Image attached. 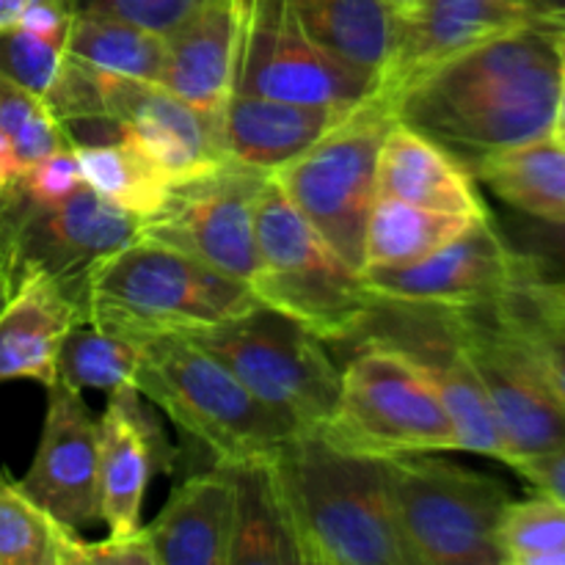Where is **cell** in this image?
Instances as JSON below:
<instances>
[{
	"mask_svg": "<svg viewBox=\"0 0 565 565\" xmlns=\"http://www.w3.org/2000/svg\"><path fill=\"white\" fill-rule=\"evenodd\" d=\"M561 77L557 31L522 22L430 66L390 99L392 114L469 171L546 138Z\"/></svg>",
	"mask_w": 565,
	"mask_h": 565,
	"instance_id": "obj_1",
	"label": "cell"
},
{
	"mask_svg": "<svg viewBox=\"0 0 565 565\" xmlns=\"http://www.w3.org/2000/svg\"><path fill=\"white\" fill-rule=\"evenodd\" d=\"M301 565H412L397 533L384 458L301 428L270 458Z\"/></svg>",
	"mask_w": 565,
	"mask_h": 565,
	"instance_id": "obj_2",
	"label": "cell"
},
{
	"mask_svg": "<svg viewBox=\"0 0 565 565\" xmlns=\"http://www.w3.org/2000/svg\"><path fill=\"white\" fill-rule=\"evenodd\" d=\"M237 281L177 248L136 241L105 259L83 290V323L130 337L193 334L257 307Z\"/></svg>",
	"mask_w": 565,
	"mask_h": 565,
	"instance_id": "obj_3",
	"label": "cell"
},
{
	"mask_svg": "<svg viewBox=\"0 0 565 565\" xmlns=\"http://www.w3.org/2000/svg\"><path fill=\"white\" fill-rule=\"evenodd\" d=\"M136 390L213 456V463L268 461L296 425L259 401L224 362L182 334L141 337Z\"/></svg>",
	"mask_w": 565,
	"mask_h": 565,
	"instance_id": "obj_4",
	"label": "cell"
},
{
	"mask_svg": "<svg viewBox=\"0 0 565 565\" xmlns=\"http://www.w3.org/2000/svg\"><path fill=\"white\" fill-rule=\"evenodd\" d=\"M254 235L252 292L263 307L287 315L323 342L353 340L364 329L375 309L364 276L312 230L274 177L259 191Z\"/></svg>",
	"mask_w": 565,
	"mask_h": 565,
	"instance_id": "obj_5",
	"label": "cell"
},
{
	"mask_svg": "<svg viewBox=\"0 0 565 565\" xmlns=\"http://www.w3.org/2000/svg\"><path fill=\"white\" fill-rule=\"evenodd\" d=\"M353 340L359 348L340 370L337 406L318 430L373 458L456 452V428L425 370L381 337L359 331Z\"/></svg>",
	"mask_w": 565,
	"mask_h": 565,
	"instance_id": "obj_6",
	"label": "cell"
},
{
	"mask_svg": "<svg viewBox=\"0 0 565 565\" xmlns=\"http://www.w3.org/2000/svg\"><path fill=\"white\" fill-rule=\"evenodd\" d=\"M397 533L412 565H502L497 530L511 491L436 452L384 458Z\"/></svg>",
	"mask_w": 565,
	"mask_h": 565,
	"instance_id": "obj_7",
	"label": "cell"
},
{
	"mask_svg": "<svg viewBox=\"0 0 565 565\" xmlns=\"http://www.w3.org/2000/svg\"><path fill=\"white\" fill-rule=\"evenodd\" d=\"M392 121L390 99L375 92L307 152L270 174L292 207L359 274L367 221L379 199V152Z\"/></svg>",
	"mask_w": 565,
	"mask_h": 565,
	"instance_id": "obj_8",
	"label": "cell"
},
{
	"mask_svg": "<svg viewBox=\"0 0 565 565\" xmlns=\"http://www.w3.org/2000/svg\"><path fill=\"white\" fill-rule=\"evenodd\" d=\"M182 337L224 362L298 430L329 423L340 395V367L326 342L287 315L257 303L237 318Z\"/></svg>",
	"mask_w": 565,
	"mask_h": 565,
	"instance_id": "obj_9",
	"label": "cell"
},
{
	"mask_svg": "<svg viewBox=\"0 0 565 565\" xmlns=\"http://www.w3.org/2000/svg\"><path fill=\"white\" fill-rule=\"evenodd\" d=\"M379 92V77L320 47L290 0H237L232 94L353 108Z\"/></svg>",
	"mask_w": 565,
	"mask_h": 565,
	"instance_id": "obj_10",
	"label": "cell"
},
{
	"mask_svg": "<svg viewBox=\"0 0 565 565\" xmlns=\"http://www.w3.org/2000/svg\"><path fill=\"white\" fill-rule=\"evenodd\" d=\"M447 315L489 395L511 450V469L524 458L565 447V401L533 351L502 318L497 301L475 309H447Z\"/></svg>",
	"mask_w": 565,
	"mask_h": 565,
	"instance_id": "obj_11",
	"label": "cell"
},
{
	"mask_svg": "<svg viewBox=\"0 0 565 565\" xmlns=\"http://www.w3.org/2000/svg\"><path fill=\"white\" fill-rule=\"evenodd\" d=\"M0 230L20 268L53 276L77 307L94 270L141 241V218L105 202L88 185L64 202H36L11 188L0 193Z\"/></svg>",
	"mask_w": 565,
	"mask_h": 565,
	"instance_id": "obj_12",
	"label": "cell"
},
{
	"mask_svg": "<svg viewBox=\"0 0 565 565\" xmlns=\"http://www.w3.org/2000/svg\"><path fill=\"white\" fill-rule=\"evenodd\" d=\"M268 177L226 160L218 169L174 182L163 204L141 218V237L252 287L257 274L254 210Z\"/></svg>",
	"mask_w": 565,
	"mask_h": 565,
	"instance_id": "obj_13",
	"label": "cell"
},
{
	"mask_svg": "<svg viewBox=\"0 0 565 565\" xmlns=\"http://www.w3.org/2000/svg\"><path fill=\"white\" fill-rule=\"evenodd\" d=\"M362 331L397 345L425 370L450 414L458 450L478 452V456L494 458V461L511 467V450L505 445V436L497 425L489 395H486L467 351L452 331L450 315L439 312V309L375 301L373 315Z\"/></svg>",
	"mask_w": 565,
	"mask_h": 565,
	"instance_id": "obj_14",
	"label": "cell"
},
{
	"mask_svg": "<svg viewBox=\"0 0 565 565\" xmlns=\"http://www.w3.org/2000/svg\"><path fill=\"white\" fill-rule=\"evenodd\" d=\"M362 276L375 301L447 312L500 301L516 285L519 268L500 224L486 215L423 263L370 268Z\"/></svg>",
	"mask_w": 565,
	"mask_h": 565,
	"instance_id": "obj_15",
	"label": "cell"
},
{
	"mask_svg": "<svg viewBox=\"0 0 565 565\" xmlns=\"http://www.w3.org/2000/svg\"><path fill=\"white\" fill-rule=\"evenodd\" d=\"M20 489L55 522L77 533L103 522L99 425L81 392L61 381L47 386L42 436Z\"/></svg>",
	"mask_w": 565,
	"mask_h": 565,
	"instance_id": "obj_16",
	"label": "cell"
},
{
	"mask_svg": "<svg viewBox=\"0 0 565 565\" xmlns=\"http://www.w3.org/2000/svg\"><path fill=\"white\" fill-rule=\"evenodd\" d=\"M97 72L105 114L119 127V138L147 154L171 185L226 163L221 119L191 108L160 83Z\"/></svg>",
	"mask_w": 565,
	"mask_h": 565,
	"instance_id": "obj_17",
	"label": "cell"
},
{
	"mask_svg": "<svg viewBox=\"0 0 565 565\" xmlns=\"http://www.w3.org/2000/svg\"><path fill=\"white\" fill-rule=\"evenodd\" d=\"M99 425V508L110 535L141 530V511L154 475L174 469V447L143 408L136 386L108 392Z\"/></svg>",
	"mask_w": 565,
	"mask_h": 565,
	"instance_id": "obj_18",
	"label": "cell"
},
{
	"mask_svg": "<svg viewBox=\"0 0 565 565\" xmlns=\"http://www.w3.org/2000/svg\"><path fill=\"white\" fill-rule=\"evenodd\" d=\"M522 22H527L524 0H423L397 20L395 47L381 72L379 94L392 99L430 66Z\"/></svg>",
	"mask_w": 565,
	"mask_h": 565,
	"instance_id": "obj_19",
	"label": "cell"
},
{
	"mask_svg": "<svg viewBox=\"0 0 565 565\" xmlns=\"http://www.w3.org/2000/svg\"><path fill=\"white\" fill-rule=\"evenodd\" d=\"M163 39L160 86L191 108L221 119L232 97L237 0H202Z\"/></svg>",
	"mask_w": 565,
	"mask_h": 565,
	"instance_id": "obj_20",
	"label": "cell"
},
{
	"mask_svg": "<svg viewBox=\"0 0 565 565\" xmlns=\"http://www.w3.org/2000/svg\"><path fill=\"white\" fill-rule=\"evenodd\" d=\"M77 323H83L81 307L53 276L20 268L14 292L0 309V384H55L61 345Z\"/></svg>",
	"mask_w": 565,
	"mask_h": 565,
	"instance_id": "obj_21",
	"label": "cell"
},
{
	"mask_svg": "<svg viewBox=\"0 0 565 565\" xmlns=\"http://www.w3.org/2000/svg\"><path fill=\"white\" fill-rule=\"evenodd\" d=\"M348 110L351 108L232 94L221 114V149L232 163L274 174L318 143Z\"/></svg>",
	"mask_w": 565,
	"mask_h": 565,
	"instance_id": "obj_22",
	"label": "cell"
},
{
	"mask_svg": "<svg viewBox=\"0 0 565 565\" xmlns=\"http://www.w3.org/2000/svg\"><path fill=\"white\" fill-rule=\"evenodd\" d=\"M235 486L213 463L182 480L154 522L143 524L154 565H230Z\"/></svg>",
	"mask_w": 565,
	"mask_h": 565,
	"instance_id": "obj_23",
	"label": "cell"
},
{
	"mask_svg": "<svg viewBox=\"0 0 565 565\" xmlns=\"http://www.w3.org/2000/svg\"><path fill=\"white\" fill-rule=\"evenodd\" d=\"M379 196L467 218L491 215L472 171L439 143L397 119L386 130L379 152Z\"/></svg>",
	"mask_w": 565,
	"mask_h": 565,
	"instance_id": "obj_24",
	"label": "cell"
},
{
	"mask_svg": "<svg viewBox=\"0 0 565 565\" xmlns=\"http://www.w3.org/2000/svg\"><path fill=\"white\" fill-rule=\"evenodd\" d=\"M235 486L230 565H301L290 513L268 461L224 467Z\"/></svg>",
	"mask_w": 565,
	"mask_h": 565,
	"instance_id": "obj_25",
	"label": "cell"
},
{
	"mask_svg": "<svg viewBox=\"0 0 565 565\" xmlns=\"http://www.w3.org/2000/svg\"><path fill=\"white\" fill-rule=\"evenodd\" d=\"M320 47L381 81L397 36V17L381 0H290Z\"/></svg>",
	"mask_w": 565,
	"mask_h": 565,
	"instance_id": "obj_26",
	"label": "cell"
},
{
	"mask_svg": "<svg viewBox=\"0 0 565 565\" xmlns=\"http://www.w3.org/2000/svg\"><path fill=\"white\" fill-rule=\"evenodd\" d=\"M472 174L513 213L565 218V147L550 136L491 154Z\"/></svg>",
	"mask_w": 565,
	"mask_h": 565,
	"instance_id": "obj_27",
	"label": "cell"
},
{
	"mask_svg": "<svg viewBox=\"0 0 565 565\" xmlns=\"http://www.w3.org/2000/svg\"><path fill=\"white\" fill-rule=\"evenodd\" d=\"M480 218L439 213L392 196H379L364 235V268H406L456 241Z\"/></svg>",
	"mask_w": 565,
	"mask_h": 565,
	"instance_id": "obj_28",
	"label": "cell"
},
{
	"mask_svg": "<svg viewBox=\"0 0 565 565\" xmlns=\"http://www.w3.org/2000/svg\"><path fill=\"white\" fill-rule=\"evenodd\" d=\"M166 39L136 22L108 14H75L66 33V55L132 81L158 83Z\"/></svg>",
	"mask_w": 565,
	"mask_h": 565,
	"instance_id": "obj_29",
	"label": "cell"
},
{
	"mask_svg": "<svg viewBox=\"0 0 565 565\" xmlns=\"http://www.w3.org/2000/svg\"><path fill=\"white\" fill-rule=\"evenodd\" d=\"M83 182L105 202L127 210V213L147 218L163 204L171 180L127 141L81 143L72 147Z\"/></svg>",
	"mask_w": 565,
	"mask_h": 565,
	"instance_id": "obj_30",
	"label": "cell"
},
{
	"mask_svg": "<svg viewBox=\"0 0 565 565\" xmlns=\"http://www.w3.org/2000/svg\"><path fill=\"white\" fill-rule=\"evenodd\" d=\"M141 337L119 334L92 323H77L66 334L58 353V379L70 390L114 392L119 386H136L141 367Z\"/></svg>",
	"mask_w": 565,
	"mask_h": 565,
	"instance_id": "obj_31",
	"label": "cell"
},
{
	"mask_svg": "<svg viewBox=\"0 0 565 565\" xmlns=\"http://www.w3.org/2000/svg\"><path fill=\"white\" fill-rule=\"evenodd\" d=\"M75 533L42 511L0 469V565H70Z\"/></svg>",
	"mask_w": 565,
	"mask_h": 565,
	"instance_id": "obj_32",
	"label": "cell"
},
{
	"mask_svg": "<svg viewBox=\"0 0 565 565\" xmlns=\"http://www.w3.org/2000/svg\"><path fill=\"white\" fill-rule=\"evenodd\" d=\"M502 565H565V502L539 491L511 500L497 530Z\"/></svg>",
	"mask_w": 565,
	"mask_h": 565,
	"instance_id": "obj_33",
	"label": "cell"
},
{
	"mask_svg": "<svg viewBox=\"0 0 565 565\" xmlns=\"http://www.w3.org/2000/svg\"><path fill=\"white\" fill-rule=\"evenodd\" d=\"M0 132H6L25 169L47 154L72 149L47 103L6 77H0Z\"/></svg>",
	"mask_w": 565,
	"mask_h": 565,
	"instance_id": "obj_34",
	"label": "cell"
},
{
	"mask_svg": "<svg viewBox=\"0 0 565 565\" xmlns=\"http://www.w3.org/2000/svg\"><path fill=\"white\" fill-rule=\"evenodd\" d=\"M497 224L516 257L519 279L565 287V218L513 213Z\"/></svg>",
	"mask_w": 565,
	"mask_h": 565,
	"instance_id": "obj_35",
	"label": "cell"
},
{
	"mask_svg": "<svg viewBox=\"0 0 565 565\" xmlns=\"http://www.w3.org/2000/svg\"><path fill=\"white\" fill-rule=\"evenodd\" d=\"M66 58V44L55 39L39 36L20 25L0 31V77L28 88V92L44 94L58 77Z\"/></svg>",
	"mask_w": 565,
	"mask_h": 565,
	"instance_id": "obj_36",
	"label": "cell"
},
{
	"mask_svg": "<svg viewBox=\"0 0 565 565\" xmlns=\"http://www.w3.org/2000/svg\"><path fill=\"white\" fill-rule=\"evenodd\" d=\"M497 309H500L502 318L513 326V331L522 337L524 345L533 351L535 362L541 364L546 379L552 381L557 395L565 401V329L563 326L552 323L550 318L535 312V309L530 307V303H524L513 290H508L505 296L497 301Z\"/></svg>",
	"mask_w": 565,
	"mask_h": 565,
	"instance_id": "obj_37",
	"label": "cell"
},
{
	"mask_svg": "<svg viewBox=\"0 0 565 565\" xmlns=\"http://www.w3.org/2000/svg\"><path fill=\"white\" fill-rule=\"evenodd\" d=\"M202 0H72L75 14H108L136 22L154 33H169Z\"/></svg>",
	"mask_w": 565,
	"mask_h": 565,
	"instance_id": "obj_38",
	"label": "cell"
},
{
	"mask_svg": "<svg viewBox=\"0 0 565 565\" xmlns=\"http://www.w3.org/2000/svg\"><path fill=\"white\" fill-rule=\"evenodd\" d=\"M83 185L86 182H83L81 166H77L72 149H61V152H53L28 166L14 188L25 193L28 199H36V202H64Z\"/></svg>",
	"mask_w": 565,
	"mask_h": 565,
	"instance_id": "obj_39",
	"label": "cell"
},
{
	"mask_svg": "<svg viewBox=\"0 0 565 565\" xmlns=\"http://www.w3.org/2000/svg\"><path fill=\"white\" fill-rule=\"evenodd\" d=\"M70 565H154L147 533L136 530L132 535H108L105 541H83L81 533L72 535Z\"/></svg>",
	"mask_w": 565,
	"mask_h": 565,
	"instance_id": "obj_40",
	"label": "cell"
},
{
	"mask_svg": "<svg viewBox=\"0 0 565 565\" xmlns=\"http://www.w3.org/2000/svg\"><path fill=\"white\" fill-rule=\"evenodd\" d=\"M513 472H519L530 486H535V491H546V494L565 502V447L544 452V456L524 458L513 467Z\"/></svg>",
	"mask_w": 565,
	"mask_h": 565,
	"instance_id": "obj_41",
	"label": "cell"
},
{
	"mask_svg": "<svg viewBox=\"0 0 565 565\" xmlns=\"http://www.w3.org/2000/svg\"><path fill=\"white\" fill-rule=\"evenodd\" d=\"M511 290L516 292L524 303H530L535 312L544 315V318H550L552 323L563 326L565 329V287L516 279V285H513Z\"/></svg>",
	"mask_w": 565,
	"mask_h": 565,
	"instance_id": "obj_42",
	"label": "cell"
},
{
	"mask_svg": "<svg viewBox=\"0 0 565 565\" xmlns=\"http://www.w3.org/2000/svg\"><path fill=\"white\" fill-rule=\"evenodd\" d=\"M524 14L530 22L565 31V0H524Z\"/></svg>",
	"mask_w": 565,
	"mask_h": 565,
	"instance_id": "obj_43",
	"label": "cell"
},
{
	"mask_svg": "<svg viewBox=\"0 0 565 565\" xmlns=\"http://www.w3.org/2000/svg\"><path fill=\"white\" fill-rule=\"evenodd\" d=\"M17 279H20V265H17L14 252H11L9 241H6L3 230H0V309L6 307L9 296L14 292Z\"/></svg>",
	"mask_w": 565,
	"mask_h": 565,
	"instance_id": "obj_44",
	"label": "cell"
},
{
	"mask_svg": "<svg viewBox=\"0 0 565 565\" xmlns=\"http://www.w3.org/2000/svg\"><path fill=\"white\" fill-rule=\"evenodd\" d=\"M22 171H25V166L17 158L14 147H11V141L6 138V132H0V193L11 191V188L20 182Z\"/></svg>",
	"mask_w": 565,
	"mask_h": 565,
	"instance_id": "obj_45",
	"label": "cell"
},
{
	"mask_svg": "<svg viewBox=\"0 0 565 565\" xmlns=\"http://www.w3.org/2000/svg\"><path fill=\"white\" fill-rule=\"evenodd\" d=\"M557 44H561V77H557V99L550 138L565 147V31H557Z\"/></svg>",
	"mask_w": 565,
	"mask_h": 565,
	"instance_id": "obj_46",
	"label": "cell"
},
{
	"mask_svg": "<svg viewBox=\"0 0 565 565\" xmlns=\"http://www.w3.org/2000/svg\"><path fill=\"white\" fill-rule=\"evenodd\" d=\"M31 0H0V31L17 25V20L22 17V11L28 9Z\"/></svg>",
	"mask_w": 565,
	"mask_h": 565,
	"instance_id": "obj_47",
	"label": "cell"
},
{
	"mask_svg": "<svg viewBox=\"0 0 565 565\" xmlns=\"http://www.w3.org/2000/svg\"><path fill=\"white\" fill-rule=\"evenodd\" d=\"M381 3H384L386 9H390L392 14L397 17V20H403V17L412 14V11L417 9V6L423 3V0H381Z\"/></svg>",
	"mask_w": 565,
	"mask_h": 565,
	"instance_id": "obj_48",
	"label": "cell"
}]
</instances>
